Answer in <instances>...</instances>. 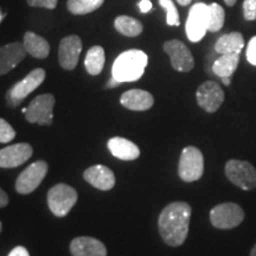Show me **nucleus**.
<instances>
[{"label": "nucleus", "mask_w": 256, "mask_h": 256, "mask_svg": "<svg viewBox=\"0 0 256 256\" xmlns=\"http://www.w3.org/2000/svg\"><path fill=\"white\" fill-rule=\"evenodd\" d=\"M191 206L186 202H174L164 208L158 218V229L164 242L171 247H179L188 234Z\"/></svg>", "instance_id": "f257e3e1"}, {"label": "nucleus", "mask_w": 256, "mask_h": 256, "mask_svg": "<svg viewBox=\"0 0 256 256\" xmlns=\"http://www.w3.org/2000/svg\"><path fill=\"white\" fill-rule=\"evenodd\" d=\"M148 57L142 50H127L118 56L113 64V76L118 81H138L145 72Z\"/></svg>", "instance_id": "f03ea898"}, {"label": "nucleus", "mask_w": 256, "mask_h": 256, "mask_svg": "<svg viewBox=\"0 0 256 256\" xmlns=\"http://www.w3.org/2000/svg\"><path fill=\"white\" fill-rule=\"evenodd\" d=\"M46 75V70L42 68L34 69L32 72H28L22 81L14 83L8 89L5 95L6 104L11 108H16L19 104H22V102L44 82Z\"/></svg>", "instance_id": "7ed1b4c3"}, {"label": "nucleus", "mask_w": 256, "mask_h": 256, "mask_svg": "<svg viewBox=\"0 0 256 256\" xmlns=\"http://www.w3.org/2000/svg\"><path fill=\"white\" fill-rule=\"evenodd\" d=\"M204 174V156L200 148L188 146L182 151L179 158L178 174L182 180L192 183L202 178Z\"/></svg>", "instance_id": "20e7f679"}, {"label": "nucleus", "mask_w": 256, "mask_h": 256, "mask_svg": "<svg viewBox=\"0 0 256 256\" xmlns=\"http://www.w3.org/2000/svg\"><path fill=\"white\" fill-rule=\"evenodd\" d=\"M78 194L76 190L66 184H57L48 192V206L54 215L64 217L69 214L78 202Z\"/></svg>", "instance_id": "39448f33"}, {"label": "nucleus", "mask_w": 256, "mask_h": 256, "mask_svg": "<svg viewBox=\"0 0 256 256\" xmlns=\"http://www.w3.org/2000/svg\"><path fill=\"white\" fill-rule=\"evenodd\" d=\"M224 171L226 178L242 190L256 188V168L249 162L232 159L226 162Z\"/></svg>", "instance_id": "423d86ee"}, {"label": "nucleus", "mask_w": 256, "mask_h": 256, "mask_svg": "<svg viewBox=\"0 0 256 256\" xmlns=\"http://www.w3.org/2000/svg\"><path fill=\"white\" fill-rule=\"evenodd\" d=\"M243 220H244V211L238 204L232 202L218 204L210 211V222L217 229H234L238 226Z\"/></svg>", "instance_id": "0eeeda50"}, {"label": "nucleus", "mask_w": 256, "mask_h": 256, "mask_svg": "<svg viewBox=\"0 0 256 256\" xmlns=\"http://www.w3.org/2000/svg\"><path fill=\"white\" fill-rule=\"evenodd\" d=\"M55 96L52 94H42L34 98L28 106L25 119L30 124H38L42 126H50L54 119V106Z\"/></svg>", "instance_id": "6e6552de"}, {"label": "nucleus", "mask_w": 256, "mask_h": 256, "mask_svg": "<svg viewBox=\"0 0 256 256\" xmlns=\"http://www.w3.org/2000/svg\"><path fill=\"white\" fill-rule=\"evenodd\" d=\"M48 174V162L44 160L32 162L18 176L16 190L20 194H30L40 186Z\"/></svg>", "instance_id": "1a4fd4ad"}, {"label": "nucleus", "mask_w": 256, "mask_h": 256, "mask_svg": "<svg viewBox=\"0 0 256 256\" xmlns=\"http://www.w3.org/2000/svg\"><path fill=\"white\" fill-rule=\"evenodd\" d=\"M209 25V6L198 2L194 5L188 12L186 25V34L192 43H197L203 40Z\"/></svg>", "instance_id": "9d476101"}, {"label": "nucleus", "mask_w": 256, "mask_h": 256, "mask_svg": "<svg viewBox=\"0 0 256 256\" xmlns=\"http://www.w3.org/2000/svg\"><path fill=\"white\" fill-rule=\"evenodd\" d=\"M162 49L171 60V66L179 72H188L194 69V58L191 51L182 40H171L165 42Z\"/></svg>", "instance_id": "9b49d317"}, {"label": "nucleus", "mask_w": 256, "mask_h": 256, "mask_svg": "<svg viewBox=\"0 0 256 256\" xmlns=\"http://www.w3.org/2000/svg\"><path fill=\"white\" fill-rule=\"evenodd\" d=\"M223 89L215 81H206L198 87L196 92L197 104L206 113H215L224 102Z\"/></svg>", "instance_id": "f8f14e48"}, {"label": "nucleus", "mask_w": 256, "mask_h": 256, "mask_svg": "<svg viewBox=\"0 0 256 256\" xmlns=\"http://www.w3.org/2000/svg\"><path fill=\"white\" fill-rule=\"evenodd\" d=\"M82 46V40L78 34L66 36L60 42L58 62L64 70H74L78 66Z\"/></svg>", "instance_id": "ddd939ff"}, {"label": "nucleus", "mask_w": 256, "mask_h": 256, "mask_svg": "<svg viewBox=\"0 0 256 256\" xmlns=\"http://www.w3.org/2000/svg\"><path fill=\"white\" fill-rule=\"evenodd\" d=\"M32 153H34V150L30 144L26 142H19L5 147L0 150V168H18L31 158Z\"/></svg>", "instance_id": "4468645a"}, {"label": "nucleus", "mask_w": 256, "mask_h": 256, "mask_svg": "<svg viewBox=\"0 0 256 256\" xmlns=\"http://www.w3.org/2000/svg\"><path fill=\"white\" fill-rule=\"evenodd\" d=\"M26 54L24 44L19 42L0 46V76L14 70L25 58Z\"/></svg>", "instance_id": "2eb2a0df"}, {"label": "nucleus", "mask_w": 256, "mask_h": 256, "mask_svg": "<svg viewBox=\"0 0 256 256\" xmlns=\"http://www.w3.org/2000/svg\"><path fill=\"white\" fill-rule=\"evenodd\" d=\"M86 182L101 191H110L115 185V176L110 168L95 165L87 168L83 174Z\"/></svg>", "instance_id": "dca6fc26"}, {"label": "nucleus", "mask_w": 256, "mask_h": 256, "mask_svg": "<svg viewBox=\"0 0 256 256\" xmlns=\"http://www.w3.org/2000/svg\"><path fill=\"white\" fill-rule=\"evenodd\" d=\"M120 104L130 110L144 112L151 110L154 104V98L151 92L142 89H130L121 95Z\"/></svg>", "instance_id": "f3484780"}, {"label": "nucleus", "mask_w": 256, "mask_h": 256, "mask_svg": "<svg viewBox=\"0 0 256 256\" xmlns=\"http://www.w3.org/2000/svg\"><path fill=\"white\" fill-rule=\"evenodd\" d=\"M70 252L72 256H107L104 243L88 236L74 238L70 243Z\"/></svg>", "instance_id": "a211bd4d"}, {"label": "nucleus", "mask_w": 256, "mask_h": 256, "mask_svg": "<svg viewBox=\"0 0 256 256\" xmlns=\"http://www.w3.org/2000/svg\"><path fill=\"white\" fill-rule=\"evenodd\" d=\"M108 150L115 158L124 160V162L136 160L140 156V150L136 144L120 136L112 138L108 140Z\"/></svg>", "instance_id": "6ab92c4d"}, {"label": "nucleus", "mask_w": 256, "mask_h": 256, "mask_svg": "<svg viewBox=\"0 0 256 256\" xmlns=\"http://www.w3.org/2000/svg\"><path fill=\"white\" fill-rule=\"evenodd\" d=\"M23 44L28 55L38 60H44L50 54V44L46 38L38 36L34 32L28 31L24 34Z\"/></svg>", "instance_id": "aec40b11"}, {"label": "nucleus", "mask_w": 256, "mask_h": 256, "mask_svg": "<svg viewBox=\"0 0 256 256\" xmlns=\"http://www.w3.org/2000/svg\"><path fill=\"white\" fill-rule=\"evenodd\" d=\"M244 46V38L240 32H230L218 38L215 44V51L220 55L240 54Z\"/></svg>", "instance_id": "412c9836"}, {"label": "nucleus", "mask_w": 256, "mask_h": 256, "mask_svg": "<svg viewBox=\"0 0 256 256\" xmlns=\"http://www.w3.org/2000/svg\"><path fill=\"white\" fill-rule=\"evenodd\" d=\"M240 62V54H226L220 55L212 64V72L218 78H232L236 72Z\"/></svg>", "instance_id": "4be33fe9"}, {"label": "nucleus", "mask_w": 256, "mask_h": 256, "mask_svg": "<svg viewBox=\"0 0 256 256\" xmlns=\"http://www.w3.org/2000/svg\"><path fill=\"white\" fill-rule=\"evenodd\" d=\"M114 28L122 36L130 38L138 37L139 34H142L144 30L142 22L133 17H130V16H119V17L115 18Z\"/></svg>", "instance_id": "5701e85b"}, {"label": "nucleus", "mask_w": 256, "mask_h": 256, "mask_svg": "<svg viewBox=\"0 0 256 256\" xmlns=\"http://www.w3.org/2000/svg\"><path fill=\"white\" fill-rule=\"evenodd\" d=\"M106 62V55L104 48L100 46H92L88 50L87 55L84 58V66L89 75L92 76H98V74H101L102 69L104 66Z\"/></svg>", "instance_id": "b1692460"}, {"label": "nucleus", "mask_w": 256, "mask_h": 256, "mask_svg": "<svg viewBox=\"0 0 256 256\" xmlns=\"http://www.w3.org/2000/svg\"><path fill=\"white\" fill-rule=\"evenodd\" d=\"M104 0H68L66 8L70 14L83 16L92 14L104 5Z\"/></svg>", "instance_id": "393cba45"}, {"label": "nucleus", "mask_w": 256, "mask_h": 256, "mask_svg": "<svg viewBox=\"0 0 256 256\" xmlns=\"http://www.w3.org/2000/svg\"><path fill=\"white\" fill-rule=\"evenodd\" d=\"M224 20H226V12L224 8L217 2H212L209 5V25L208 31L218 32L223 28Z\"/></svg>", "instance_id": "a878e982"}, {"label": "nucleus", "mask_w": 256, "mask_h": 256, "mask_svg": "<svg viewBox=\"0 0 256 256\" xmlns=\"http://www.w3.org/2000/svg\"><path fill=\"white\" fill-rule=\"evenodd\" d=\"M159 5L166 12V24L170 25V26H179L180 19H179V14L174 0H159Z\"/></svg>", "instance_id": "bb28decb"}, {"label": "nucleus", "mask_w": 256, "mask_h": 256, "mask_svg": "<svg viewBox=\"0 0 256 256\" xmlns=\"http://www.w3.org/2000/svg\"><path fill=\"white\" fill-rule=\"evenodd\" d=\"M16 138V130L8 121L0 118V144H8Z\"/></svg>", "instance_id": "cd10ccee"}, {"label": "nucleus", "mask_w": 256, "mask_h": 256, "mask_svg": "<svg viewBox=\"0 0 256 256\" xmlns=\"http://www.w3.org/2000/svg\"><path fill=\"white\" fill-rule=\"evenodd\" d=\"M243 16L247 20L256 19V0H244L243 2Z\"/></svg>", "instance_id": "c85d7f7f"}, {"label": "nucleus", "mask_w": 256, "mask_h": 256, "mask_svg": "<svg viewBox=\"0 0 256 256\" xmlns=\"http://www.w3.org/2000/svg\"><path fill=\"white\" fill-rule=\"evenodd\" d=\"M28 5L31 8H42L48 10H55L58 0H26Z\"/></svg>", "instance_id": "c756f323"}, {"label": "nucleus", "mask_w": 256, "mask_h": 256, "mask_svg": "<svg viewBox=\"0 0 256 256\" xmlns=\"http://www.w3.org/2000/svg\"><path fill=\"white\" fill-rule=\"evenodd\" d=\"M247 60L252 66H256V36L252 37L248 43Z\"/></svg>", "instance_id": "7c9ffc66"}, {"label": "nucleus", "mask_w": 256, "mask_h": 256, "mask_svg": "<svg viewBox=\"0 0 256 256\" xmlns=\"http://www.w3.org/2000/svg\"><path fill=\"white\" fill-rule=\"evenodd\" d=\"M8 256H30V254H28L26 248L19 246V247H16V248L12 249V250L10 252Z\"/></svg>", "instance_id": "2f4dec72"}, {"label": "nucleus", "mask_w": 256, "mask_h": 256, "mask_svg": "<svg viewBox=\"0 0 256 256\" xmlns=\"http://www.w3.org/2000/svg\"><path fill=\"white\" fill-rule=\"evenodd\" d=\"M139 8H140V11H142V14H146V12H148L152 8L151 0H142V2H139Z\"/></svg>", "instance_id": "473e14b6"}, {"label": "nucleus", "mask_w": 256, "mask_h": 256, "mask_svg": "<svg viewBox=\"0 0 256 256\" xmlns=\"http://www.w3.org/2000/svg\"><path fill=\"white\" fill-rule=\"evenodd\" d=\"M8 196L6 194V192L0 188V209H2V208L8 206Z\"/></svg>", "instance_id": "72a5a7b5"}, {"label": "nucleus", "mask_w": 256, "mask_h": 256, "mask_svg": "<svg viewBox=\"0 0 256 256\" xmlns=\"http://www.w3.org/2000/svg\"><path fill=\"white\" fill-rule=\"evenodd\" d=\"M121 84V82L120 81H118L116 78H114V76H112V78L108 80V82L106 83V86H104V88L106 89H110V88H116L118 86H120Z\"/></svg>", "instance_id": "f704fd0d"}, {"label": "nucleus", "mask_w": 256, "mask_h": 256, "mask_svg": "<svg viewBox=\"0 0 256 256\" xmlns=\"http://www.w3.org/2000/svg\"><path fill=\"white\" fill-rule=\"evenodd\" d=\"M191 2H192V0H177L178 4L182 5V6H188Z\"/></svg>", "instance_id": "c9c22d12"}, {"label": "nucleus", "mask_w": 256, "mask_h": 256, "mask_svg": "<svg viewBox=\"0 0 256 256\" xmlns=\"http://www.w3.org/2000/svg\"><path fill=\"white\" fill-rule=\"evenodd\" d=\"M220 80H222V82H223L224 86H230V82H232V80H230V78H220Z\"/></svg>", "instance_id": "e433bc0d"}, {"label": "nucleus", "mask_w": 256, "mask_h": 256, "mask_svg": "<svg viewBox=\"0 0 256 256\" xmlns=\"http://www.w3.org/2000/svg\"><path fill=\"white\" fill-rule=\"evenodd\" d=\"M236 2H238V0H224V2L228 6H234L236 4Z\"/></svg>", "instance_id": "4c0bfd02"}, {"label": "nucleus", "mask_w": 256, "mask_h": 256, "mask_svg": "<svg viewBox=\"0 0 256 256\" xmlns=\"http://www.w3.org/2000/svg\"><path fill=\"white\" fill-rule=\"evenodd\" d=\"M6 14H6V12H2V8H0V23H2V22L4 20L5 17H6Z\"/></svg>", "instance_id": "58836bf2"}, {"label": "nucleus", "mask_w": 256, "mask_h": 256, "mask_svg": "<svg viewBox=\"0 0 256 256\" xmlns=\"http://www.w3.org/2000/svg\"><path fill=\"white\" fill-rule=\"evenodd\" d=\"M250 256H256V244L252 247V252H250Z\"/></svg>", "instance_id": "ea45409f"}, {"label": "nucleus", "mask_w": 256, "mask_h": 256, "mask_svg": "<svg viewBox=\"0 0 256 256\" xmlns=\"http://www.w3.org/2000/svg\"><path fill=\"white\" fill-rule=\"evenodd\" d=\"M2 222H0V232H2Z\"/></svg>", "instance_id": "a19ab883"}]
</instances>
